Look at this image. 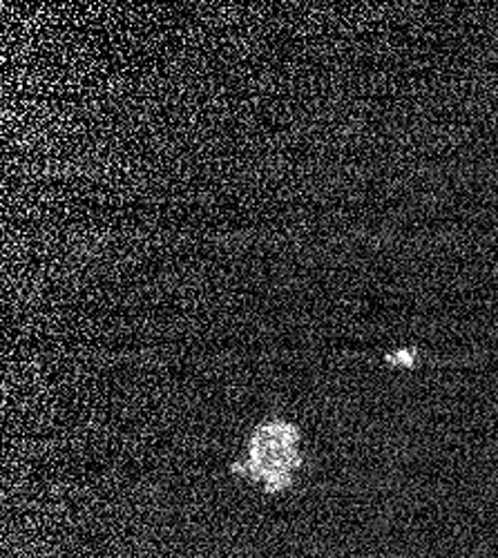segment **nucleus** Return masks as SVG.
Returning <instances> with one entry per match:
<instances>
[{"instance_id": "f257e3e1", "label": "nucleus", "mask_w": 498, "mask_h": 558, "mask_svg": "<svg viewBox=\"0 0 498 558\" xmlns=\"http://www.w3.org/2000/svg\"><path fill=\"white\" fill-rule=\"evenodd\" d=\"M297 432L287 423L262 425L248 445L246 470L253 478L264 481L266 492H280L291 483L300 464Z\"/></svg>"}]
</instances>
